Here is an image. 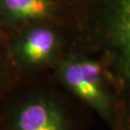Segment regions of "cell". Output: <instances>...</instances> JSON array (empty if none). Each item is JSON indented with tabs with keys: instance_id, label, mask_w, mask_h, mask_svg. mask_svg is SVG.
Returning <instances> with one entry per match:
<instances>
[{
	"instance_id": "cell-1",
	"label": "cell",
	"mask_w": 130,
	"mask_h": 130,
	"mask_svg": "<svg viewBox=\"0 0 130 130\" xmlns=\"http://www.w3.org/2000/svg\"><path fill=\"white\" fill-rule=\"evenodd\" d=\"M2 130H71V124L58 103L38 94L18 103Z\"/></svg>"
},
{
	"instance_id": "cell-2",
	"label": "cell",
	"mask_w": 130,
	"mask_h": 130,
	"mask_svg": "<svg viewBox=\"0 0 130 130\" xmlns=\"http://www.w3.org/2000/svg\"><path fill=\"white\" fill-rule=\"evenodd\" d=\"M61 78L78 98L103 115L109 114L110 99L103 87L98 64L89 60L69 61L61 69Z\"/></svg>"
},
{
	"instance_id": "cell-3",
	"label": "cell",
	"mask_w": 130,
	"mask_h": 130,
	"mask_svg": "<svg viewBox=\"0 0 130 130\" xmlns=\"http://www.w3.org/2000/svg\"><path fill=\"white\" fill-rule=\"evenodd\" d=\"M106 37L117 76L130 90V0H111Z\"/></svg>"
},
{
	"instance_id": "cell-4",
	"label": "cell",
	"mask_w": 130,
	"mask_h": 130,
	"mask_svg": "<svg viewBox=\"0 0 130 130\" xmlns=\"http://www.w3.org/2000/svg\"><path fill=\"white\" fill-rule=\"evenodd\" d=\"M56 45V36L50 29L34 28L27 32L17 44V57L27 66L42 64L51 56Z\"/></svg>"
},
{
	"instance_id": "cell-5",
	"label": "cell",
	"mask_w": 130,
	"mask_h": 130,
	"mask_svg": "<svg viewBox=\"0 0 130 130\" xmlns=\"http://www.w3.org/2000/svg\"><path fill=\"white\" fill-rule=\"evenodd\" d=\"M0 5L9 18L18 20L42 19L52 9L49 0H0Z\"/></svg>"
}]
</instances>
